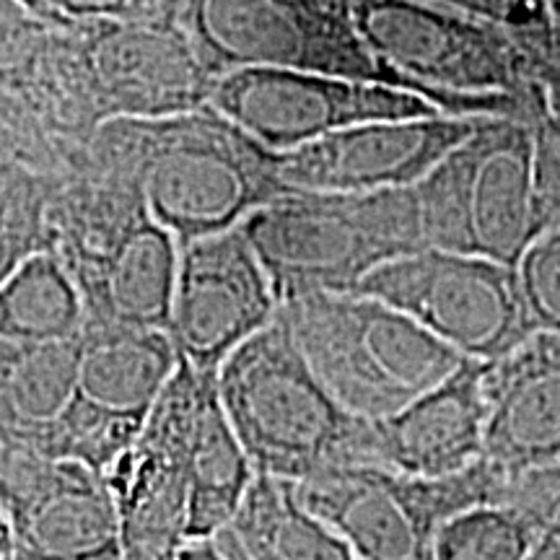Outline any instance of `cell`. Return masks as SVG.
I'll return each instance as SVG.
<instances>
[{
	"mask_svg": "<svg viewBox=\"0 0 560 560\" xmlns=\"http://www.w3.org/2000/svg\"><path fill=\"white\" fill-rule=\"evenodd\" d=\"M89 156L136 179L151 215L179 247L240 229L293 190L280 177V153L210 104L161 120L104 122Z\"/></svg>",
	"mask_w": 560,
	"mask_h": 560,
	"instance_id": "6da1fadb",
	"label": "cell"
},
{
	"mask_svg": "<svg viewBox=\"0 0 560 560\" xmlns=\"http://www.w3.org/2000/svg\"><path fill=\"white\" fill-rule=\"evenodd\" d=\"M215 387L257 475L304 482L366 465L369 420L319 382L280 312L221 363Z\"/></svg>",
	"mask_w": 560,
	"mask_h": 560,
	"instance_id": "7a4b0ae2",
	"label": "cell"
},
{
	"mask_svg": "<svg viewBox=\"0 0 560 560\" xmlns=\"http://www.w3.org/2000/svg\"><path fill=\"white\" fill-rule=\"evenodd\" d=\"M355 21L371 50L444 115L535 117V52L493 21L431 0H355Z\"/></svg>",
	"mask_w": 560,
	"mask_h": 560,
	"instance_id": "3957f363",
	"label": "cell"
},
{
	"mask_svg": "<svg viewBox=\"0 0 560 560\" xmlns=\"http://www.w3.org/2000/svg\"><path fill=\"white\" fill-rule=\"evenodd\" d=\"M280 306L348 293L380 265L429 249L416 187L380 192L291 190L242 223Z\"/></svg>",
	"mask_w": 560,
	"mask_h": 560,
	"instance_id": "277c9868",
	"label": "cell"
},
{
	"mask_svg": "<svg viewBox=\"0 0 560 560\" xmlns=\"http://www.w3.org/2000/svg\"><path fill=\"white\" fill-rule=\"evenodd\" d=\"M319 382L353 416L387 418L444 382L462 355L366 293H310L280 306Z\"/></svg>",
	"mask_w": 560,
	"mask_h": 560,
	"instance_id": "5b68a950",
	"label": "cell"
},
{
	"mask_svg": "<svg viewBox=\"0 0 560 560\" xmlns=\"http://www.w3.org/2000/svg\"><path fill=\"white\" fill-rule=\"evenodd\" d=\"M429 247L514 268L540 236L535 128L520 117H480L478 128L416 185Z\"/></svg>",
	"mask_w": 560,
	"mask_h": 560,
	"instance_id": "8992f818",
	"label": "cell"
},
{
	"mask_svg": "<svg viewBox=\"0 0 560 560\" xmlns=\"http://www.w3.org/2000/svg\"><path fill=\"white\" fill-rule=\"evenodd\" d=\"M182 26L219 79L280 68L418 94L363 39L355 0H187Z\"/></svg>",
	"mask_w": 560,
	"mask_h": 560,
	"instance_id": "52a82bcc",
	"label": "cell"
},
{
	"mask_svg": "<svg viewBox=\"0 0 560 560\" xmlns=\"http://www.w3.org/2000/svg\"><path fill=\"white\" fill-rule=\"evenodd\" d=\"M62 52L70 94L94 130L195 112L219 81L182 21H73Z\"/></svg>",
	"mask_w": 560,
	"mask_h": 560,
	"instance_id": "ba28073f",
	"label": "cell"
},
{
	"mask_svg": "<svg viewBox=\"0 0 560 560\" xmlns=\"http://www.w3.org/2000/svg\"><path fill=\"white\" fill-rule=\"evenodd\" d=\"M293 486L299 501L330 524L361 560H433L441 524L459 511L509 495V480L486 459L450 478L348 465Z\"/></svg>",
	"mask_w": 560,
	"mask_h": 560,
	"instance_id": "9c48e42d",
	"label": "cell"
},
{
	"mask_svg": "<svg viewBox=\"0 0 560 560\" xmlns=\"http://www.w3.org/2000/svg\"><path fill=\"white\" fill-rule=\"evenodd\" d=\"M359 293L395 306L462 359L493 363L535 335L511 265L444 249L384 262Z\"/></svg>",
	"mask_w": 560,
	"mask_h": 560,
	"instance_id": "30bf717a",
	"label": "cell"
},
{
	"mask_svg": "<svg viewBox=\"0 0 560 560\" xmlns=\"http://www.w3.org/2000/svg\"><path fill=\"white\" fill-rule=\"evenodd\" d=\"M208 380L213 376L179 359L136 444L104 472L120 524L122 560H174L187 542V457Z\"/></svg>",
	"mask_w": 560,
	"mask_h": 560,
	"instance_id": "8fae6325",
	"label": "cell"
},
{
	"mask_svg": "<svg viewBox=\"0 0 560 560\" xmlns=\"http://www.w3.org/2000/svg\"><path fill=\"white\" fill-rule=\"evenodd\" d=\"M208 104L276 153L353 125L444 115L412 91L280 68L231 70L215 81Z\"/></svg>",
	"mask_w": 560,
	"mask_h": 560,
	"instance_id": "7c38bea8",
	"label": "cell"
},
{
	"mask_svg": "<svg viewBox=\"0 0 560 560\" xmlns=\"http://www.w3.org/2000/svg\"><path fill=\"white\" fill-rule=\"evenodd\" d=\"M0 130L47 174L79 166L94 138L70 94L62 26L24 0H0Z\"/></svg>",
	"mask_w": 560,
	"mask_h": 560,
	"instance_id": "4fadbf2b",
	"label": "cell"
},
{
	"mask_svg": "<svg viewBox=\"0 0 560 560\" xmlns=\"http://www.w3.org/2000/svg\"><path fill=\"white\" fill-rule=\"evenodd\" d=\"M280 301L242 226L179 247L170 338L198 374L221 363L276 322Z\"/></svg>",
	"mask_w": 560,
	"mask_h": 560,
	"instance_id": "5bb4252c",
	"label": "cell"
},
{
	"mask_svg": "<svg viewBox=\"0 0 560 560\" xmlns=\"http://www.w3.org/2000/svg\"><path fill=\"white\" fill-rule=\"evenodd\" d=\"M0 506L11 560H122L115 499L86 465L0 446Z\"/></svg>",
	"mask_w": 560,
	"mask_h": 560,
	"instance_id": "9a60e30c",
	"label": "cell"
},
{
	"mask_svg": "<svg viewBox=\"0 0 560 560\" xmlns=\"http://www.w3.org/2000/svg\"><path fill=\"white\" fill-rule=\"evenodd\" d=\"M480 117L433 115L338 130L280 153V177L293 190L380 192L416 187L478 128Z\"/></svg>",
	"mask_w": 560,
	"mask_h": 560,
	"instance_id": "2e32d148",
	"label": "cell"
},
{
	"mask_svg": "<svg viewBox=\"0 0 560 560\" xmlns=\"http://www.w3.org/2000/svg\"><path fill=\"white\" fill-rule=\"evenodd\" d=\"M486 366L465 359L405 408L369 420L366 465L412 478H450L478 465L486 452Z\"/></svg>",
	"mask_w": 560,
	"mask_h": 560,
	"instance_id": "e0dca14e",
	"label": "cell"
},
{
	"mask_svg": "<svg viewBox=\"0 0 560 560\" xmlns=\"http://www.w3.org/2000/svg\"><path fill=\"white\" fill-rule=\"evenodd\" d=\"M486 452L509 482L560 462V335L535 332L486 366Z\"/></svg>",
	"mask_w": 560,
	"mask_h": 560,
	"instance_id": "ac0fdd59",
	"label": "cell"
},
{
	"mask_svg": "<svg viewBox=\"0 0 560 560\" xmlns=\"http://www.w3.org/2000/svg\"><path fill=\"white\" fill-rule=\"evenodd\" d=\"M177 270V236L149 219L107 262L75 283L86 325L170 330Z\"/></svg>",
	"mask_w": 560,
	"mask_h": 560,
	"instance_id": "d6986e66",
	"label": "cell"
},
{
	"mask_svg": "<svg viewBox=\"0 0 560 560\" xmlns=\"http://www.w3.org/2000/svg\"><path fill=\"white\" fill-rule=\"evenodd\" d=\"M177 369L166 330L83 325L75 392L109 416L145 420Z\"/></svg>",
	"mask_w": 560,
	"mask_h": 560,
	"instance_id": "ffe728a7",
	"label": "cell"
},
{
	"mask_svg": "<svg viewBox=\"0 0 560 560\" xmlns=\"http://www.w3.org/2000/svg\"><path fill=\"white\" fill-rule=\"evenodd\" d=\"M81 335L55 342L0 340V446L39 454L79 387Z\"/></svg>",
	"mask_w": 560,
	"mask_h": 560,
	"instance_id": "44dd1931",
	"label": "cell"
},
{
	"mask_svg": "<svg viewBox=\"0 0 560 560\" xmlns=\"http://www.w3.org/2000/svg\"><path fill=\"white\" fill-rule=\"evenodd\" d=\"M219 376V374H215ZM215 376L202 392L190 441V503L187 540H215L240 514L244 495L255 482V467L223 410Z\"/></svg>",
	"mask_w": 560,
	"mask_h": 560,
	"instance_id": "7402d4cb",
	"label": "cell"
},
{
	"mask_svg": "<svg viewBox=\"0 0 560 560\" xmlns=\"http://www.w3.org/2000/svg\"><path fill=\"white\" fill-rule=\"evenodd\" d=\"M249 560H361L330 524L299 501L289 480L255 475L229 527Z\"/></svg>",
	"mask_w": 560,
	"mask_h": 560,
	"instance_id": "603a6c76",
	"label": "cell"
},
{
	"mask_svg": "<svg viewBox=\"0 0 560 560\" xmlns=\"http://www.w3.org/2000/svg\"><path fill=\"white\" fill-rule=\"evenodd\" d=\"M83 325L86 312L75 280L52 252L30 257L0 283V340H70Z\"/></svg>",
	"mask_w": 560,
	"mask_h": 560,
	"instance_id": "cb8c5ba5",
	"label": "cell"
},
{
	"mask_svg": "<svg viewBox=\"0 0 560 560\" xmlns=\"http://www.w3.org/2000/svg\"><path fill=\"white\" fill-rule=\"evenodd\" d=\"M540 535L542 524L520 503H478L441 524L433 560H527Z\"/></svg>",
	"mask_w": 560,
	"mask_h": 560,
	"instance_id": "d4e9b609",
	"label": "cell"
},
{
	"mask_svg": "<svg viewBox=\"0 0 560 560\" xmlns=\"http://www.w3.org/2000/svg\"><path fill=\"white\" fill-rule=\"evenodd\" d=\"M52 185V174L19 159H0V283L21 262L50 249Z\"/></svg>",
	"mask_w": 560,
	"mask_h": 560,
	"instance_id": "484cf974",
	"label": "cell"
},
{
	"mask_svg": "<svg viewBox=\"0 0 560 560\" xmlns=\"http://www.w3.org/2000/svg\"><path fill=\"white\" fill-rule=\"evenodd\" d=\"M535 332L560 335V231H545L514 265Z\"/></svg>",
	"mask_w": 560,
	"mask_h": 560,
	"instance_id": "4316f807",
	"label": "cell"
},
{
	"mask_svg": "<svg viewBox=\"0 0 560 560\" xmlns=\"http://www.w3.org/2000/svg\"><path fill=\"white\" fill-rule=\"evenodd\" d=\"M60 26L73 21H182L187 0H42Z\"/></svg>",
	"mask_w": 560,
	"mask_h": 560,
	"instance_id": "83f0119b",
	"label": "cell"
},
{
	"mask_svg": "<svg viewBox=\"0 0 560 560\" xmlns=\"http://www.w3.org/2000/svg\"><path fill=\"white\" fill-rule=\"evenodd\" d=\"M535 128V198L540 234L560 231V130L545 117L532 120Z\"/></svg>",
	"mask_w": 560,
	"mask_h": 560,
	"instance_id": "f1b7e54d",
	"label": "cell"
},
{
	"mask_svg": "<svg viewBox=\"0 0 560 560\" xmlns=\"http://www.w3.org/2000/svg\"><path fill=\"white\" fill-rule=\"evenodd\" d=\"M527 560H560V511L552 516L548 527H545Z\"/></svg>",
	"mask_w": 560,
	"mask_h": 560,
	"instance_id": "f546056e",
	"label": "cell"
},
{
	"mask_svg": "<svg viewBox=\"0 0 560 560\" xmlns=\"http://www.w3.org/2000/svg\"><path fill=\"white\" fill-rule=\"evenodd\" d=\"M174 560H229V556L215 537V540H187Z\"/></svg>",
	"mask_w": 560,
	"mask_h": 560,
	"instance_id": "4dcf8cb0",
	"label": "cell"
},
{
	"mask_svg": "<svg viewBox=\"0 0 560 560\" xmlns=\"http://www.w3.org/2000/svg\"><path fill=\"white\" fill-rule=\"evenodd\" d=\"M219 542H221L223 552H226V556H229V560H249V556H247V552L242 550L240 540H236L234 532H231V529L221 532V535H219Z\"/></svg>",
	"mask_w": 560,
	"mask_h": 560,
	"instance_id": "1f68e13d",
	"label": "cell"
},
{
	"mask_svg": "<svg viewBox=\"0 0 560 560\" xmlns=\"http://www.w3.org/2000/svg\"><path fill=\"white\" fill-rule=\"evenodd\" d=\"M13 552V537H11V524L5 520V511L0 506V560H11Z\"/></svg>",
	"mask_w": 560,
	"mask_h": 560,
	"instance_id": "d6a6232c",
	"label": "cell"
},
{
	"mask_svg": "<svg viewBox=\"0 0 560 560\" xmlns=\"http://www.w3.org/2000/svg\"><path fill=\"white\" fill-rule=\"evenodd\" d=\"M550 16H552V32H556V50H552L548 58L560 55V0H552L550 3Z\"/></svg>",
	"mask_w": 560,
	"mask_h": 560,
	"instance_id": "836d02e7",
	"label": "cell"
},
{
	"mask_svg": "<svg viewBox=\"0 0 560 560\" xmlns=\"http://www.w3.org/2000/svg\"><path fill=\"white\" fill-rule=\"evenodd\" d=\"M0 159H19L16 149H13V143H11V138L5 136L3 130H0Z\"/></svg>",
	"mask_w": 560,
	"mask_h": 560,
	"instance_id": "e575fe53",
	"label": "cell"
},
{
	"mask_svg": "<svg viewBox=\"0 0 560 560\" xmlns=\"http://www.w3.org/2000/svg\"><path fill=\"white\" fill-rule=\"evenodd\" d=\"M24 3H26V5H32V9L37 11V13H42V16H45V19H50L52 24H58V21H55V19L50 16V11L45 9V3H42V0H24Z\"/></svg>",
	"mask_w": 560,
	"mask_h": 560,
	"instance_id": "d590c367",
	"label": "cell"
},
{
	"mask_svg": "<svg viewBox=\"0 0 560 560\" xmlns=\"http://www.w3.org/2000/svg\"><path fill=\"white\" fill-rule=\"evenodd\" d=\"M545 3H548V9H550V3H552V0H545Z\"/></svg>",
	"mask_w": 560,
	"mask_h": 560,
	"instance_id": "8d00e7d4",
	"label": "cell"
},
{
	"mask_svg": "<svg viewBox=\"0 0 560 560\" xmlns=\"http://www.w3.org/2000/svg\"><path fill=\"white\" fill-rule=\"evenodd\" d=\"M556 60H560V55H556Z\"/></svg>",
	"mask_w": 560,
	"mask_h": 560,
	"instance_id": "74e56055",
	"label": "cell"
}]
</instances>
